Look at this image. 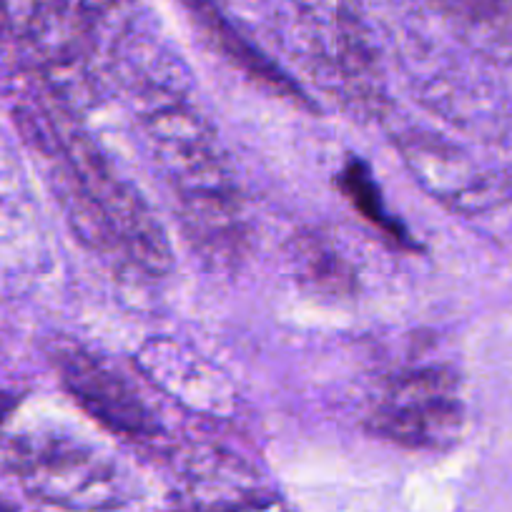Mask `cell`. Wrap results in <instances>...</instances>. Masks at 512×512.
I'll use <instances>...</instances> for the list:
<instances>
[{
  "label": "cell",
  "instance_id": "cell-1",
  "mask_svg": "<svg viewBox=\"0 0 512 512\" xmlns=\"http://www.w3.org/2000/svg\"><path fill=\"white\" fill-rule=\"evenodd\" d=\"M131 88L141 139L174 194L186 241L209 267L231 269L244 256L249 224L216 128L174 78Z\"/></svg>",
  "mask_w": 512,
  "mask_h": 512
},
{
  "label": "cell",
  "instance_id": "cell-2",
  "mask_svg": "<svg viewBox=\"0 0 512 512\" xmlns=\"http://www.w3.org/2000/svg\"><path fill=\"white\" fill-rule=\"evenodd\" d=\"M73 113L51 93L36 111V131L58 161L73 229L93 249L123 256L149 277H164L174 264L166 229Z\"/></svg>",
  "mask_w": 512,
  "mask_h": 512
},
{
  "label": "cell",
  "instance_id": "cell-3",
  "mask_svg": "<svg viewBox=\"0 0 512 512\" xmlns=\"http://www.w3.org/2000/svg\"><path fill=\"white\" fill-rule=\"evenodd\" d=\"M284 31L299 66L344 111L359 118L387 113V83L359 0H292Z\"/></svg>",
  "mask_w": 512,
  "mask_h": 512
},
{
  "label": "cell",
  "instance_id": "cell-4",
  "mask_svg": "<svg viewBox=\"0 0 512 512\" xmlns=\"http://www.w3.org/2000/svg\"><path fill=\"white\" fill-rule=\"evenodd\" d=\"M369 430L412 450L452 447L465 427L460 377L445 364H420L392 374L367 415Z\"/></svg>",
  "mask_w": 512,
  "mask_h": 512
},
{
  "label": "cell",
  "instance_id": "cell-5",
  "mask_svg": "<svg viewBox=\"0 0 512 512\" xmlns=\"http://www.w3.org/2000/svg\"><path fill=\"white\" fill-rule=\"evenodd\" d=\"M23 480L73 510H106L126 497L121 465L101 447L68 435H31L13 447Z\"/></svg>",
  "mask_w": 512,
  "mask_h": 512
},
{
  "label": "cell",
  "instance_id": "cell-6",
  "mask_svg": "<svg viewBox=\"0 0 512 512\" xmlns=\"http://www.w3.org/2000/svg\"><path fill=\"white\" fill-rule=\"evenodd\" d=\"M395 144L420 189L450 211L487 214L512 199L510 176L480 164L445 136L425 128H402Z\"/></svg>",
  "mask_w": 512,
  "mask_h": 512
},
{
  "label": "cell",
  "instance_id": "cell-7",
  "mask_svg": "<svg viewBox=\"0 0 512 512\" xmlns=\"http://www.w3.org/2000/svg\"><path fill=\"white\" fill-rule=\"evenodd\" d=\"M56 367L68 395L108 432L128 440H156L161 435L159 420L136 384L106 357L91 349L66 347L56 354Z\"/></svg>",
  "mask_w": 512,
  "mask_h": 512
},
{
  "label": "cell",
  "instance_id": "cell-8",
  "mask_svg": "<svg viewBox=\"0 0 512 512\" xmlns=\"http://www.w3.org/2000/svg\"><path fill=\"white\" fill-rule=\"evenodd\" d=\"M136 367L156 390L199 415L229 417L236 410V392L216 364L176 339L154 337L136 352Z\"/></svg>",
  "mask_w": 512,
  "mask_h": 512
},
{
  "label": "cell",
  "instance_id": "cell-9",
  "mask_svg": "<svg viewBox=\"0 0 512 512\" xmlns=\"http://www.w3.org/2000/svg\"><path fill=\"white\" fill-rule=\"evenodd\" d=\"M452 36L480 61L512 66V0H430Z\"/></svg>",
  "mask_w": 512,
  "mask_h": 512
},
{
  "label": "cell",
  "instance_id": "cell-10",
  "mask_svg": "<svg viewBox=\"0 0 512 512\" xmlns=\"http://www.w3.org/2000/svg\"><path fill=\"white\" fill-rule=\"evenodd\" d=\"M186 3H189V8L194 11V16L199 18L201 28L209 33L211 43L219 48V53H224L226 61L234 63L241 73H246L251 81H256L262 88H267V91L277 93V96L282 98H292V101L307 106V98H304L302 88H299L277 63L269 61L259 48H254L249 41H244L229 23L221 21L219 13H216L206 0H186Z\"/></svg>",
  "mask_w": 512,
  "mask_h": 512
},
{
  "label": "cell",
  "instance_id": "cell-11",
  "mask_svg": "<svg viewBox=\"0 0 512 512\" xmlns=\"http://www.w3.org/2000/svg\"><path fill=\"white\" fill-rule=\"evenodd\" d=\"M294 274L314 292L349 294L354 289V274L342 254L319 234H299L292 246Z\"/></svg>",
  "mask_w": 512,
  "mask_h": 512
},
{
  "label": "cell",
  "instance_id": "cell-12",
  "mask_svg": "<svg viewBox=\"0 0 512 512\" xmlns=\"http://www.w3.org/2000/svg\"><path fill=\"white\" fill-rule=\"evenodd\" d=\"M342 186L344 191H347L349 199L354 201V206H357L367 219H372L379 229H384L390 236H395V239H402V236H405V231H402L400 226L387 216V211H384L377 186L372 184V179H369V174L364 171L362 164H352L344 171Z\"/></svg>",
  "mask_w": 512,
  "mask_h": 512
}]
</instances>
